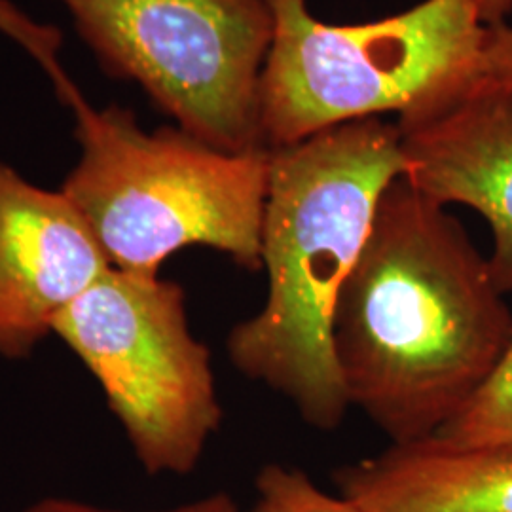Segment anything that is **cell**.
I'll return each mask as SVG.
<instances>
[{
  "label": "cell",
  "instance_id": "277c9868",
  "mask_svg": "<svg viewBox=\"0 0 512 512\" xmlns=\"http://www.w3.org/2000/svg\"><path fill=\"white\" fill-rule=\"evenodd\" d=\"M266 2L274 35L258 101L268 148L353 120L416 118L484 74L488 27L476 0H423L359 25L325 23L308 0Z\"/></svg>",
  "mask_w": 512,
  "mask_h": 512
},
{
  "label": "cell",
  "instance_id": "4fadbf2b",
  "mask_svg": "<svg viewBox=\"0 0 512 512\" xmlns=\"http://www.w3.org/2000/svg\"><path fill=\"white\" fill-rule=\"evenodd\" d=\"M23 512H126L114 511V509H103L95 507L84 501L67 499V497H44L40 501L31 503ZM152 512H239L238 503L228 492H215L205 495L200 499L188 501L183 505H177L173 509Z\"/></svg>",
  "mask_w": 512,
  "mask_h": 512
},
{
  "label": "cell",
  "instance_id": "52a82bcc",
  "mask_svg": "<svg viewBox=\"0 0 512 512\" xmlns=\"http://www.w3.org/2000/svg\"><path fill=\"white\" fill-rule=\"evenodd\" d=\"M110 266L61 190L0 162V357L27 359Z\"/></svg>",
  "mask_w": 512,
  "mask_h": 512
},
{
  "label": "cell",
  "instance_id": "7a4b0ae2",
  "mask_svg": "<svg viewBox=\"0 0 512 512\" xmlns=\"http://www.w3.org/2000/svg\"><path fill=\"white\" fill-rule=\"evenodd\" d=\"M404 169L399 126L382 118L270 148L260 234L268 294L255 315L230 329L226 355L311 429L336 431L351 408L332 349V319L382 196Z\"/></svg>",
  "mask_w": 512,
  "mask_h": 512
},
{
  "label": "cell",
  "instance_id": "5bb4252c",
  "mask_svg": "<svg viewBox=\"0 0 512 512\" xmlns=\"http://www.w3.org/2000/svg\"><path fill=\"white\" fill-rule=\"evenodd\" d=\"M484 73L512 86V27L507 23L488 27L484 46Z\"/></svg>",
  "mask_w": 512,
  "mask_h": 512
},
{
  "label": "cell",
  "instance_id": "7c38bea8",
  "mask_svg": "<svg viewBox=\"0 0 512 512\" xmlns=\"http://www.w3.org/2000/svg\"><path fill=\"white\" fill-rule=\"evenodd\" d=\"M0 35L16 42L48 74L55 92L63 90L73 78L61 63L63 33L50 23L29 16L10 0H0Z\"/></svg>",
  "mask_w": 512,
  "mask_h": 512
},
{
  "label": "cell",
  "instance_id": "6da1fadb",
  "mask_svg": "<svg viewBox=\"0 0 512 512\" xmlns=\"http://www.w3.org/2000/svg\"><path fill=\"white\" fill-rule=\"evenodd\" d=\"M505 296L463 224L397 179L332 319L349 406L391 444L435 437L511 344Z\"/></svg>",
  "mask_w": 512,
  "mask_h": 512
},
{
  "label": "cell",
  "instance_id": "5b68a950",
  "mask_svg": "<svg viewBox=\"0 0 512 512\" xmlns=\"http://www.w3.org/2000/svg\"><path fill=\"white\" fill-rule=\"evenodd\" d=\"M54 336L97 380L147 475L198 467L224 410L183 285L110 268L63 311Z\"/></svg>",
  "mask_w": 512,
  "mask_h": 512
},
{
  "label": "cell",
  "instance_id": "30bf717a",
  "mask_svg": "<svg viewBox=\"0 0 512 512\" xmlns=\"http://www.w3.org/2000/svg\"><path fill=\"white\" fill-rule=\"evenodd\" d=\"M435 439L458 448H512V340L490 376Z\"/></svg>",
  "mask_w": 512,
  "mask_h": 512
},
{
  "label": "cell",
  "instance_id": "ba28073f",
  "mask_svg": "<svg viewBox=\"0 0 512 512\" xmlns=\"http://www.w3.org/2000/svg\"><path fill=\"white\" fill-rule=\"evenodd\" d=\"M404 179L423 196L465 205L488 222L490 270L512 294V86L482 74L439 109L397 122Z\"/></svg>",
  "mask_w": 512,
  "mask_h": 512
},
{
  "label": "cell",
  "instance_id": "8992f818",
  "mask_svg": "<svg viewBox=\"0 0 512 512\" xmlns=\"http://www.w3.org/2000/svg\"><path fill=\"white\" fill-rule=\"evenodd\" d=\"M103 67L141 86L177 128L226 152L268 148L260 76L266 0H59Z\"/></svg>",
  "mask_w": 512,
  "mask_h": 512
},
{
  "label": "cell",
  "instance_id": "3957f363",
  "mask_svg": "<svg viewBox=\"0 0 512 512\" xmlns=\"http://www.w3.org/2000/svg\"><path fill=\"white\" fill-rule=\"evenodd\" d=\"M78 162L61 192L112 270L160 275L171 256L207 247L260 272L270 148L226 152L177 126L147 131L120 105L95 107L71 82Z\"/></svg>",
  "mask_w": 512,
  "mask_h": 512
},
{
  "label": "cell",
  "instance_id": "8fae6325",
  "mask_svg": "<svg viewBox=\"0 0 512 512\" xmlns=\"http://www.w3.org/2000/svg\"><path fill=\"white\" fill-rule=\"evenodd\" d=\"M249 512H368L348 497L323 490L304 469L266 463L255 476V503Z\"/></svg>",
  "mask_w": 512,
  "mask_h": 512
},
{
  "label": "cell",
  "instance_id": "9c48e42d",
  "mask_svg": "<svg viewBox=\"0 0 512 512\" xmlns=\"http://www.w3.org/2000/svg\"><path fill=\"white\" fill-rule=\"evenodd\" d=\"M336 492L368 512H512V448L442 440L389 444L332 473Z\"/></svg>",
  "mask_w": 512,
  "mask_h": 512
},
{
  "label": "cell",
  "instance_id": "9a60e30c",
  "mask_svg": "<svg viewBox=\"0 0 512 512\" xmlns=\"http://www.w3.org/2000/svg\"><path fill=\"white\" fill-rule=\"evenodd\" d=\"M478 16L486 27L505 23L512 14V0H476Z\"/></svg>",
  "mask_w": 512,
  "mask_h": 512
}]
</instances>
